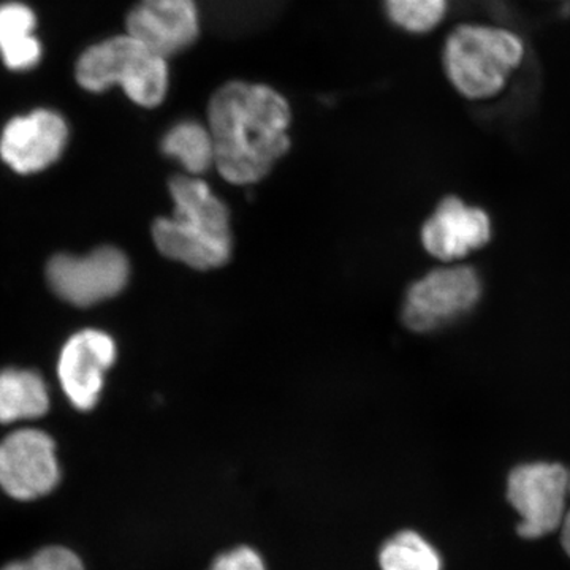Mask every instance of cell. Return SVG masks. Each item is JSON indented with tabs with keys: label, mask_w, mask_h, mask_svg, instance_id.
Returning a JSON list of instances; mask_svg holds the SVG:
<instances>
[{
	"label": "cell",
	"mask_w": 570,
	"mask_h": 570,
	"mask_svg": "<svg viewBox=\"0 0 570 570\" xmlns=\"http://www.w3.org/2000/svg\"><path fill=\"white\" fill-rule=\"evenodd\" d=\"M204 119L214 141V168L234 186L264 181L294 145V104L269 81H220L206 99Z\"/></svg>",
	"instance_id": "6da1fadb"
},
{
	"label": "cell",
	"mask_w": 570,
	"mask_h": 570,
	"mask_svg": "<svg viewBox=\"0 0 570 570\" xmlns=\"http://www.w3.org/2000/svg\"><path fill=\"white\" fill-rule=\"evenodd\" d=\"M174 216L157 219L153 238L165 257L208 272L230 261V213L204 176L178 175L170 181Z\"/></svg>",
	"instance_id": "7a4b0ae2"
},
{
	"label": "cell",
	"mask_w": 570,
	"mask_h": 570,
	"mask_svg": "<svg viewBox=\"0 0 570 570\" xmlns=\"http://www.w3.org/2000/svg\"><path fill=\"white\" fill-rule=\"evenodd\" d=\"M527 55V41L513 29L464 21L445 33L439 63L456 96L468 102H490L505 92Z\"/></svg>",
	"instance_id": "3957f363"
},
{
	"label": "cell",
	"mask_w": 570,
	"mask_h": 570,
	"mask_svg": "<svg viewBox=\"0 0 570 570\" xmlns=\"http://www.w3.org/2000/svg\"><path fill=\"white\" fill-rule=\"evenodd\" d=\"M170 62L122 32L97 41L78 56L75 81L91 94L121 89L135 107L157 110L170 96Z\"/></svg>",
	"instance_id": "277c9868"
},
{
	"label": "cell",
	"mask_w": 570,
	"mask_h": 570,
	"mask_svg": "<svg viewBox=\"0 0 570 570\" xmlns=\"http://www.w3.org/2000/svg\"><path fill=\"white\" fill-rule=\"evenodd\" d=\"M482 292V279L472 266H442L409 287L401 317L412 332H436L471 313Z\"/></svg>",
	"instance_id": "5b68a950"
},
{
	"label": "cell",
	"mask_w": 570,
	"mask_h": 570,
	"mask_svg": "<svg viewBox=\"0 0 570 570\" xmlns=\"http://www.w3.org/2000/svg\"><path fill=\"white\" fill-rule=\"evenodd\" d=\"M508 501L519 513L520 538L538 540L560 531L569 508V469L549 461L519 464L509 474Z\"/></svg>",
	"instance_id": "8992f818"
},
{
	"label": "cell",
	"mask_w": 570,
	"mask_h": 570,
	"mask_svg": "<svg viewBox=\"0 0 570 570\" xmlns=\"http://www.w3.org/2000/svg\"><path fill=\"white\" fill-rule=\"evenodd\" d=\"M124 26V32L174 61L200 43L205 10L202 0H137Z\"/></svg>",
	"instance_id": "52a82bcc"
},
{
	"label": "cell",
	"mask_w": 570,
	"mask_h": 570,
	"mask_svg": "<svg viewBox=\"0 0 570 570\" xmlns=\"http://www.w3.org/2000/svg\"><path fill=\"white\" fill-rule=\"evenodd\" d=\"M47 276L63 302L92 306L121 294L129 283L130 266L121 250L105 246L85 257L56 255L48 264Z\"/></svg>",
	"instance_id": "ba28073f"
},
{
	"label": "cell",
	"mask_w": 570,
	"mask_h": 570,
	"mask_svg": "<svg viewBox=\"0 0 570 570\" xmlns=\"http://www.w3.org/2000/svg\"><path fill=\"white\" fill-rule=\"evenodd\" d=\"M69 141V124L61 112L36 108L14 116L0 134V159L20 175L47 170L61 159Z\"/></svg>",
	"instance_id": "9c48e42d"
},
{
	"label": "cell",
	"mask_w": 570,
	"mask_h": 570,
	"mask_svg": "<svg viewBox=\"0 0 570 570\" xmlns=\"http://www.w3.org/2000/svg\"><path fill=\"white\" fill-rule=\"evenodd\" d=\"M59 480L55 441L43 431H14L0 442V487L9 497L32 501L55 490Z\"/></svg>",
	"instance_id": "30bf717a"
},
{
	"label": "cell",
	"mask_w": 570,
	"mask_h": 570,
	"mask_svg": "<svg viewBox=\"0 0 570 570\" xmlns=\"http://www.w3.org/2000/svg\"><path fill=\"white\" fill-rule=\"evenodd\" d=\"M116 362V343L100 330H82L67 341L59 355L58 376L75 407L89 411L104 390L105 373Z\"/></svg>",
	"instance_id": "8fae6325"
},
{
	"label": "cell",
	"mask_w": 570,
	"mask_h": 570,
	"mask_svg": "<svg viewBox=\"0 0 570 570\" xmlns=\"http://www.w3.org/2000/svg\"><path fill=\"white\" fill-rule=\"evenodd\" d=\"M491 235L493 224L487 212L450 195L423 224L422 245L438 261L453 264L489 245Z\"/></svg>",
	"instance_id": "7c38bea8"
},
{
	"label": "cell",
	"mask_w": 570,
	"mask_h": 570,
	"mask_svg": "<svg viewBox=\"0 0 570 570\" xmlns=\"http://www.w3.org/2000/svg\"><path fill=\"white\" fill-rule=\"evenodd\" d=\"M36 11L21 0L0 3V59L10 71H29L40 66L43 43Z\"/></svg>",
	"instance_id": "4fadbf2b"
},
{
	"label": "cell",
	"mask_w": 570,
	"mask_h": 570,
	"mask_svg": "<svg viewBox=\"0 0 570 570\" xmlns=\"http://www.w3.org/2000/svg\"><path fill=\"white\" fill-rule=\"evenodd\" d=\"M160 149L184 174L204 176L214 168V141L205 119L181 118L165 130Z\"/></svg>",
	"instance_id": "5bb4252c"
},
{
	"label": "cell",
	"mask_w": 570,
	"mask_h": 570,
	"mask_svg": "<svg viewBox=\"0 0 570 570\" xmlns=\"http://www.w3.org/2000/svg\"><path fill=\"white\" fill-rule=\"evenodd\" d=\"M48 409L50 395L39 374L26 370L0 373V423L39 419Z\"/></svg>",
	"instance_id": "9a60e30c"
},
{
	"label": "cell",
	"mask_w": 570,
	"mask_h": 570,
	"mask_svg": "<svg viewBox=\"0 0 570 570\" xmlns=\"http://www.w3.org/2000/svg\"><path fill=\"white\" fill-rule=\"evenodd\" d=\"M382 18L401 36L428 37L448 21L452 0H379Z\"/></svg>",
	"instance_id": "2e32d148"
},
{
	"label": "cell",
	"mask_w": 570,
	"mask_h": 570,
	"mask_svg": "<svg viewBox=\"0 0 570 570\" xmlns=\"http://www.w3.org/2000/svg\"><path fill=\"white\" fill-rule=\"evenodd\" d=\"M379 570H444L442 554L434 543L415 530H400L381 543Z\"/></svg>",
	"instance_id": "e0dca14e"
},
{
	"label": "cell",
	"mask_w": 570,
	"mask_h": 570,
	"mask_svg": "<svg viewBox=\"0 0 570 570\" xmlns=\"http://www.w3.org/2000/svg\"><path fill=\"white\" fill-rule=\"evenodd\" d=\"M206 570H268L264 554L247 543L217 553Z\"/></svg>",
	"instance_id": "ac0fdd59"
},
{
	"label": "cell",
	"mask_w": 570,
	"mask_h": 570,
	"mask_svg": "<svg viewBox=\"0 0 570 570\" xmlns=\"http://www.w3.org/2000/svg\"><path fill=\"white\" fill-rule=\"evenodd\" d=\"M2 570H85L80 558L62 547H50L33 554L31 560L13 562Z\"/></svg>",
	"instance_id": "d6986e66"
},
{
	"label": "cell",
	"mask_w": 570,
	"mask_h": 570,
	"mask_svg": "<svg viewBox=\"0 0 570 570\" xmlns=\"http://www.w3.org/2000/svg\"><path fill=\"white\" fill-rule=\"evenodd\" d=\"M560 532L562 550H564L566 554L570 558V505L568 512H566L564 520H562Z\"/></svg>",
	"instance_id": "ffe728a7"
},
{
	"label": "cell",
	"mask_w": 570,
	"mask_h": 570,
	"mask_svg": "<svg viewBox=\"0 0 570 570\" xmlns=\"http://www.w3.org/2000/svg\"><path fill=\"white\" fill-rule=\"evenodd\" d=\"M569 499H570V469H569Z\"/></svg>",
	"instance_id": "44dd1931"
},
{
	"label": "cell",
	"mask_w": 570,
	"mask_h": 570,
	"mask_svg": "<svg viewBox=\"0 0 570 570\" xmlns=\"http://www.w3.org/2000/svg\"><path fill=\"white\" fill-rule=\"evenodd\" d=\"M561 2L570 3V0H561Z\"/></svg>",
	"instance_id": "7402d4cb"
}]
</instances>
